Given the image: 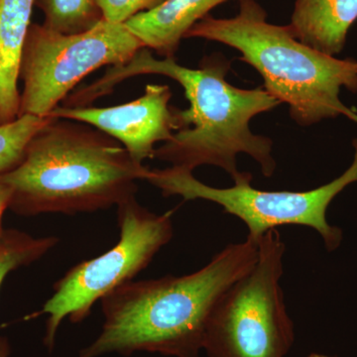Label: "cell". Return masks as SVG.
Here are the masks:
<instances>
[{
  "mask_svg": "<svg viewBox=\"0 0 357 357\" xmlns=\"http://www.w3.org/2000/svg\"><path fill=\"white\" fill-rule=\"evenodd\" d=\"M229 70L230 62L222 55L204 57L198 69H190L175 58L156 59L142 48L126 64L110 67L95 83L70 93L66 105L89 107L116 84L139 75L171 77L184 89L190 107L175 109L178 130L156 148L154 158L191 172L204 165L218 167L236 182L245 173L237 168V155L246 154L259 164L265 177H271L276 169L273 142L253 133L249 123L280 102L263 86L243 89L227 83Z\"/></svg>",
  "mask_w": 357,
  "mask_h": 357,
  "instance_id": "6da1fadb",
  "label": "cell"
},
{
  "mask_svg": "<svg viewBox=\"0 0 357 357\" xmlns=\"http://www.w3.org/2000/svg\"><path fill=\"white\" fill-rule=\"evenodd\" d=\"M258 258L251 239L231 243L191 274L130 281L100 300L102 332L79 357L146 351L199 357L206 328L223 294Z\"/></svg>",
  "mask_w": 357,
  "mask_h": 357,
  "instance_id": "7a4b0ae2",
  "label": "cell"
},
{
  "mask_svg": "<svg viewBox=\"0 0 357 357\" xmlns=\"http://www.w3.org/2000/svg\"><path fill=\"white\" fill-rule=\"evenodd\" d=\"M150 169L119 141L83 122L51 119L30 141L20 164L0 181L10 206L25 215L107 210L135 197Z\"/></svg>",
  "mask_w": 357,
  "mask_h": 357,
  "instance_id": "3957f363",
  "label": "cell"
},
{
  "mask_svg": "<svg viewBox=\"0 0 357 357\" xmlns=\"http://www.w3.org/2000/svg\"><path fill=\"white\" fill-rule=\"evenodd\" d=\"M255 0H241L232 18L206 16L185 38L220 42L241 52L264 79L263 88L279 102L287 103L291 117L301 126L344 115L357 122L345 107L340 89L357 93V62L326 55L299 41L289 26L268 23Z\"/></svg>",
  "mask_w": 357,
  "mask_h": 357,
  "instance_id": "277c9868",
  "label": "cell"
},
{
  "mask_svg": "<svg viewBox=\"0 0 357 357\" xmlns=\"http://www.w3.org/2000/svg\"><path fill=\"white\" fill-rule=\"evenodd\" d=\"M258 258L227 291L208 321V357H284L295 340L281 287L286 246L278 229L259 239Z\"/></svg>",
  "mask_w": 357,
  "mask_h": 357,
  "instance_id": "5b68a950",
  "label": "cell"
},
{
  "mask_svg": "<svg viewBox=\"0 0 357 357\" xmlns=\"http://www.w3.org/2000/svg\"><path fill=\"white\" fill-rule=\"evenodd\" d=\"M354 159L342 176L317 189L306 192L262 191L251 185L252 175H244L230 188L211 187L194 177L191 171L168 167L150 169L146 180L164 197L180 196L185 201L204 199L222 206L223 213L241 220L248 229V238L257 243L270 230L284 225H301L318 231L328 251L342 241V229L326 220V211L344 188L357 182V139Z\"/></svg>",
  "mask_w": 357,
  "mask_h": 357,
  "instance_id": "8992f818",
  "label": "cell"
},
{
  "mask_svg": "<svg viewBox=\"0 0 357 357\" xmlns=\"http://www.w3.org/2000/svg\"><path fill=\"white\" fill-rule=\"evenodd\" d=\"M173 211L152 213L135 197L117 206L119 241L103 255L70 269L54 284L53 295L40 314H48L44 342L52 349L66 319L79 323L88 318L96 302L133 281L174 236Z\"/></svg>",
  "mask_w": 357,
  "mask_h": 357,
  "instance_id": "52a82bcc",
  "label": "cell"
},
{
  "mask_svg": "<svg viewBox=\"0 0 357 357\" xmlns=\"http://www.w3.org/2000/svg\"><path fill=\"white\" fill-rule=\"evenodd\" d=\"M146 48L124 24L102 20L79 34L31 24L23 51L20 115L48 117L79 82L105 66L126 64Z\"/></svg>",
  "mask_w": 357,
  "mask_h": 357,
  "instance_id": "ba28073f",
  "label": "cell"
},
{
  "mask_svg": "<svg viewBox=\"0 0 357 357\" xmlns=\"http://www.w3.org/2000/svg\"><path fill=\"white\" fill-rule=\"evenodd\" d=\"M172 91L167 84H150L132 102L110 107H65L59 105L51 119L83 122L119 141L138 164L154 159L158 142L172 139L178 130Z\"/></svg>",
  "mask_w": 357,
  "mask_h": 357,
  "instance_id": "9c48e42d",
  "label": "cell"
},
{
  "mask_svg": "<svg viewBox=\"0 0 357 357\" xmlns=\"http://www.w3.org/2000/svg\"><path fill=\"white\" fill-rule=\"evenodd\" d=\"M229 0H164L124 23L148 49L175 58L182 39L211 9Z\"/></svg>",
  "mask_w": 357,
  "mask_h": 357,
  "instance_id": "30bf717a",
  "label": "cell"
},
{
  "mask_svg": "<svg viewBox=\"0 0 357 357\" xmlns=\"http://www.w3.org/2000/svg\"><path fill=\"white\" fill-rule=\"evenodd\" d=\"M35 0H0V126L20 116L23 51Z\"/></svg>",
  "mask_w": 357,
  "mask_h": 357,
  "instance_id": "8fae6325",
  "label": "cell"
},
{
  "mask_svg": "<svg viewBox=\"0 0 357 357\" xmlns=\"http://www.w3.org/2000/svg\"><path fill=\"white\" fill-rule=\"evenodd\" d=\"M356 20L357 0H296L288 26L302 43L335 57Z\"/></svg>",
  "mask_w": 357,
  "mask_h": 357,
  "instance_id": "7c38bea8",
  "label": "cell"
},
{
  "mask_svg": "<svg viewBox=\"0 0 357 357\" xmlns=\"http://www.w3.org/2000/svg\"><path fill=\"white\" fill-rule=\"evenodd\" d=\"M43 11L44 26L62 34L88 31L102 20L96 0H35Z\"/></svg>",
  "mask_w": 357,
  "mask_h": 357,
  "instance_id": "4fadbf2b",
  "label": "cell"
},
{
  "mask_svg": "<svg viewBox=\"0 0 357 357\" xmlns=\"http://www.w3.org/2000/svg\"><path fill=\"white\" fill-rule=\"evenodd\" d=\"M49 121L50 117L24 114L0 126V176L20 163L30 141Z\"/></svg>",
  "mask_w": 357,
  "mask_h": 357,
  "instance_id": "5bb4252c",
  "label": "cell"
},
{
  "mask_svg": "<svg viewBox=\"0 0 357 357\" xmlns=\"http://www.w3.org/2000/svg\"><path fill=\"white\" fill-rule=\"evenodd\" d=\"M58 241L56 236L33 238L17 231L2 234L0 241V287L11 271L39 259L55 248Z\"/></svg>",
  "mask_w": 357,
  "mask_h": 357,
  "instance_id": "9a60e30c",
  "label": "cell"
},
{
  "mask_svg": "<svg viewBox=\"0 0 357 357\" xmlns=\"http://www.w3.org/2000/svg\"><path fill=\"white\" fill-rule=\"evenodd\" d=\"M164 0H96L102 20L124 24L126 21L144 11L154 8Z\"/></svg>",
  "mask_w": 357,
  "mask_h": 357,
  "instance_id": "2e32d148",
  "label": "cell"
},
{
  "mask_svg": "<svg viewBox=\"0 0 357 357\" xmlns=\"http://www.w3.org/2000/svg\"><path fill=\"white\" fill-rule=\"evenodd\" d=\"M13 191L8 185L4 184L0 181V241H1V218L3 215L4 211L8 206H10L11 201H13Z\"/></svg>",
  "mask_w": 357,
  "mask_h": 357,
  "instance_id": "e0dca14e",
  "label": "cell"
},
{
  "mask_svg": "<svg viewBox=\"0 0 357 357\" xmlns=\"http://www.w3.org/2000/svg\"><path fill=\"white\" fill-rule=\"evenodd\" d=\"M9 349L6 340H0V357H8Z\"/></svg>",
  "mask_w": 357,
  "mask_h": 357,
  "instance_id": "ac0fdd59",
  "label": "cell"
},
{
  "mask_svg": "<svg viewBox=\"0 0 357 357\" xmlns=\"http://www.w3.org/2000/svg\"><path fill=\"white\" fill-rule=\"evenodd\" d=\"M307 357H335V356H326V354H310V356H307Z\"/></svg>",
  "mask_w": 357,
  "mask_h": 357,
  "instance_id": "d6986e66",
  "label": "cell"
}]
</instances>
